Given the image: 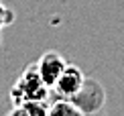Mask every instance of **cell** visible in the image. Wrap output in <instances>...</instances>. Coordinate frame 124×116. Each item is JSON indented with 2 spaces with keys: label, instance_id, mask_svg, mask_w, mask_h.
Masks as SVG:
<instances>
[{
  "label": "cell",
  "instance_id": "cell-1",
  "mask_svg": "<svg viewBox=\"0 0 124 116\" xmlns=\"http://www.w3.org/2000/svg\"><path fill=\"white\" fill-rule=\"evenodd\" d=\"M47 92L49 86L43 82L39 67L35 63V65H29L27 71L18 77L16 86L12 88V100L16 106H23L29 100H47Z\"/></svg>",
  "mask_w": 124,
  "mask_h": 116
},
{
  "label": "cell",
  "instance_id": "cell-2",
  "mask_svg": "<svg viewBox=\"0 0 124 116\" xmlns=\"http://www.w3.org/2000/svg\"><path fill=\"white\" fill-rule=\"evenodd\" d=\"M84 82H85V77H84V73H81L79 67H77V65H71V63H67L65 69H63V73L59 75L57 83H55V90L59 92L61 98L71 100V98H73L75 94L81 90Z\"/></svg>",
  "mask_w": 124,
  "mask_h": 116
},
{
  "label": "cell",
  "instance_id": "cell-3",
  "mask_svg": "<svg viewBox=\"0 0 124 116\" xmlns=\"http://www.w3.org/2000/svg\"><path fill=\"white\" fill-rule=\"evenodd\" d=\"M65 65H67L65 59H63L59 53H55V51H49V53H45V55L37 61L39 73H41L43 82L47 83L49 88H55V83H57L59 75L63 73Z\"/></svg>",
  "mask_w": 124,
  "mask_h": 116
},
{
  "label": "cell",
  "instance_id": "cell-4",
  "mask_svg": "<svg viewBox=\"0 0 124 116\" xmlns=\"http://www.w3.org/2000/svg\"><path fill=\"white\" fill-rule=\"evenodd\" d=\"M49 116H85V114L73 100L61 98V100H57L55 104L49 106Z\"/></svg>",
  "mask_w": 124,
  "mask_h": 116
},
{
  "label": "cell",
  "instance_id": "cell-5",
  "mask_svg": "<svg viewBox=\"0 0 124 116\" xmlns=\"http://www.w3.org/2000/svg\"><path fill=\"white\" fill-rule=\"evenodd\" d=\"M23 108L29 112V116H49V106L45 100H29L23 104Z\"/></svg>",
  "mask_w": 124,
  "mask_h": 116
},
{
  "label": "cell",
  "instance_id": "cell-6",
  "mask_svg": "<svg viewBox=\"0 0 124 116\" xmlns=\"http://www.w3.org/2000/svg\"><path fill=\"white\" fill-rule=\"evenodd\" d=\"M8 20H10V17H6V8L0 4V27H2V25H6Z\"/></svg>",
  "mask_w": 124,
  "mask_h": 116
},
{
  "label": "cell",
  "instance_id": "cell-7",
  "mask_svg": "<svg viewBox=\"0 0 124 116\" xmlns=\"http://www.w3.org/2000/svg\"><path fill=\"white\" fill-rule=\"evenodd\" d=\"M10 116H29V112H27V110H24L23 106H16V108L12 110V112H10Z\"/></svg>",
  "mask_w": 124,
  "mask_h": 116
}]
</instances>
